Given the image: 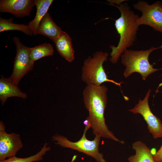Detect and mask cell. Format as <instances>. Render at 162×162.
I'll list each match as a JSON object with an SVG mask.
<instances>
[{"mask_svg":"<svg viewBox=\"0 0 162 162\" xmlns=\"http://www.w3.org/2000/svg\"><path fill=\"white\" fill-rule=\"evenodd\" d=\"M107 91L108 88L104 85L86 86L83 91L82 96L85 106L89 113L86 118L95 136L124 144V141L118 139L109 129L105 122L104 113L107 103Z\"/></svg>","mask_w":162,"mask_h":162,"instance_id":"1","label":"cell"},{"mask_svg":"<svg viewBox=\"0 0 162 162\" xmlns=\"http://www.w3.org/2000/svg\"><path fill=\"white\" fill-rule=\"evenodd\" d=\"M114 6L119 10L120 16L115 21V26L117 32L119 35V40L117 46H110L111 49L110 62L113 64L117 63L122 54L127 49L132 46L136 40V34L139 29L136 23L139 17L138 15L131 10L127 3Z\"/></svg>","mask_w":162,"mask_h":162,"instance_id":"2","label":"cell"},{"mask_svg":"<svg viewBox=\"0 0 162 162\" xmlns=\"http://www.w3.org/2000/svg\"><path fill=\"white\" fill-rule=\"evenodd\" d=\"M160 48H162V45L158 47L152 46L145 50H127L121 56V62L125 68L124 76L127 78L133 73L137 72L141 74L143 80H145L150 74L162 70V68H153L148 60L151 52Z\"/></svg>","mask_w":162,"mask_h":162,"instance_id":"3","label":"cell"},{"mask_svg":"<svg viewBox=\"0 0 162 162\" xmlns=\"http://www.w3.org/2000/svg\"><path fill=\"white\" fill-rule=\"evenodd\" d=\"M108 56L106 52L98 51L84 60L81 79L87 85L100 86L104 82H109L121 87L123 82H117L108 79L104 68L103 64L107 60Z\"/></svg>","mask_w":162,"mask_h":162,"instance_id":"4","label":"cell"},{"mask_svg":"<svg viewBox=\"0 0 162 162\" xmlns=\"http://www.w3.org/2000/svg\"><path fill=\"white\" fill-rule=\"evenodd\" d=\"M85 125L83 134L81 138L77 141H71L64 136L58 134L53 136L51 140L55 141V144L59 145L62 147L83 153L94 158L97 162H106L103 154L100 152L99 150L101 137L95 136L93 140H88L86 137V134L90 127L88 124Z\"/></svg>","mask_w":162,"mask_h":162,"instance_id":"5","label":"cell"},{"mask_svg":"<svg viewBox=\"0 0 162 162\" xmlns=\"http://www.w3.org/2000/svg\"><path fill=\"white\" fill-rule=\"evenodd\" d=\"M12 40L16 46V52L13 62V72L9 78L18 85L22 78L33 70L34 62L30 56L29 47L23 44L18 37H13Z\"/></svg>","mask_w":162,"mask_h":162,"instance_id":"6","label":"cell"},{"mask_svg":"<svg viewBox=\"0 0 162 162\" xmlns=\"http://www.w3.org/2000/svg\"><path fill=\"white\" fill-rule=\"evenodd\" d=\"M133 7L142 13L136 21L138 26H148L162 33V3L160 1L149 4L145 1H139L134 4Z\"/></svg>","mask_w":162,"mask_h":162,"instance_id":"7","label":"cell"},{"mask_svg":"<svg viewBox=\"0 0 162 162\" xmlns=\"http://www.w3.org/2000/svg\"><path fill=\"white\" fill-rule=\"evenodd\" d=\"M151 92L149 89L144 99H140L134 107L128 111L134 114L141 115L147 124L149 132L156 139L162 137V124L159 118L154 115L150 108L148 99Z\"/></svg>","mask_w":162,"mask_h":162,"instance_id":"8","label":"cell"},{"mask_svg":"<svg viewBox=\"0 0 162 162\" xmlns=\"http://www.w3.org/2000/svg\"><path fill=\"white\" fill-rule=\"evenodd\" d=\"M2 121L0 122V161L15 156L23 146L20 135L14 133L8 134Z\"/></svg>","mask_w":162,"mask_h":162,"instance_id":"9","label":"cell"},{"mask_svg":"<svg viewBox=\"0 0 162 162\" xmlns=\"http://www.w3.org/2000/svg\"><path fill=\"white\" fill-rule=\"evenodd\" d=\"M34 5V0H1L0 12L22 18L29 16Z\"/></svg>","mask_w":162,"mask_h":162,"instance_id":"10","label":"cell"},{"mask_svg":"<svg viewBox=\"0 0 162 162\" xmlns=\"http://www.w3.org/2000/svg\"><path fill=\"white\" fill-rule=\"evenodd\" d=\"M63 31L53 21L50 14L47 12L40 21L37 31V35L44 36L54 42Z\"/></svg>","mask_w":162,"mask_h":162,"instance_id":"11","label":"cell"},{"mask_svg":"<svg viewBox=\"0 0 162 162\" xmlns=\"http://www.w3.org/2000/svg\"><path fill=\"white\" fill-rule=\"evenodd\" d=\"M16 97L25 99L27 94L22 92L18 85L14 83L8 78L2 76L0 80V99L2 105H4L7 99L9 98Z\"/></svg>","mask_w":162,"mask_h":162,"instance_id":"12","label":"cell"},{"mask_svg":"<svg viewBox=\"0 0 162 162\" xmlns=\"http://www.w3.org/2000/svg\"><path fill=\"white\" fill-rule=\"evenodd\" d=\"M57 51L63 57L69 62L74 59V51L71 37L63 31L54 42Z\"/></svg>","mask_w":162,"mask_h":162,"instance_id":"13","label":"cell"},{"mask_svg":"<svg viewBox=\"0 0 162 162\" xmlns=\"http://www.w3.org/2000/svg\"><path fill=\"white\" fill-rule=\"evenodd\" d=\"M132 148L135 154L128 158L129 162H155L151 149L146 144L140 141H137L132 144Z\"/></svg>","mask_w":162,"mask_h":162,"instance_id":"14","label":"cell"},{"mask_svg":"<svg viewBox=\"0 0 162 162\" xmlns=\"http://www.w3.org/2000/svg\"><path fill=\"white\" fill-rule=\"evenodd\" d=\"M53 0H34L36 7V12L34 19L30 22L28 25L33 35H37L38 26L52 4Z\"/></svg>","mask_w":162,"mask_h":162,"instance_id":"15","label":"cell"},{"mask_svg":"<svg viewBox=\"0 0 162 162\" xmlns=\"http://www.w3.org/2000/svg\"><path fill=\"white\" fill-rule=\"evenodd\" d=\"M29 49L30 56L34 62L44 57L52 56L54 52L53 46L48 43H44Z\"/></svg>","mask_w":162,"mask_h":162,"instance_id":"16","label":"cell"},{"mask_svg":"<svg viewBox=\"0 0 162 162\" xmlns=\"http://www.w3.org/2000/svg\"><path fill=\"white\" fill-rule=\"evenodd\" d=\"M13 18L5 19L1 17L0 32L9 30H17L21 31L27 35H33L28 25L14 23L13 22Z\"/></svg>","mask_w":162,"mask_h":162,"instance_id":"17","label":"cell"},{"mask_svg":"<svg viewBox=\"0 0 162 162\" xmlns=\"http://www.w3.org/2000/svg\"><path fill=\"white\" fill-rule=\"evenodd\" d=\"M48 143L45 142L40 151L34 155L25 158H18L14 156L0 161V162H34L41 161L43 159V156L51 149L50 147L48 146Z\"/></svg>","mask_w":162,"mask_h":162,"instance_id":"18","label":"cell"},{"mask_svg":"<svg viewBox=\"0 0 162 162\" xmlns=\"http://www.w3.org/2000/svg\"><path fill=\"white\" fill-rule=\"evenodd\" d=\"M153 157L155 162H162V144L158 150L153 154Z\"/></svg>","mask_w":162,"mask_h":162,"instance_id":"19","label":"cell"},{"mask_svg":"<svg viewBox=\"0 0 162 162\" xmlns=\"http://www.w3.org/2000/svg\"><path fill=\"white\" fill-rule=\"evenodd\" d=\"M127 0H108L109 2V4H116L117 5H118L122 4V2L124 1Z\"/></svg>","mask_w":162,"mask_h":162,"instance_id":"20","label":"cell"},{"mask_svg":"<svg viewBox=\"0 0 162 162\" xmlns=\"http://www.w3.org/2000/svg\"></svg>","mask_w":162,"mask_h":162,"instance_id":"21","label":"cell"}]
</instances>
